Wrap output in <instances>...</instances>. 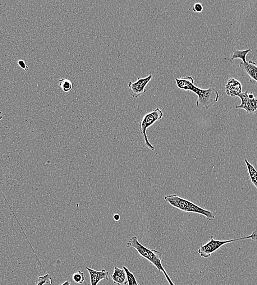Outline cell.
Here are the masks:
<instances>
[{
	"instance_id": "1",
	"label": "cell",
	"mask_w": 257,
	"mask_h": 285,
	"mask_svg": "<svg viewBox=\"0 0 257 285\" xmlns=\"http://www.w3.org/2000/svg\"><path fill=\"white\" fill-rule=\"evenodd\" d=\"M175 81L179 89L191 91L198 95L196 105L199 109L208 110L218 102L219 95L216 90L212 87L207 90L199 88L194 85V80L191 76H186L181 79L176 78Z\"/></svg>"
},
{
	"instance_id": "2",
	"label": "cell",
	"mask_w": 257,
	"mask_h": 285,
	"mask_svg": "<svg viewBox=\"0 0 257 285\" xmlns=\"http://www.w3.org/2000/svg\"><path fill=\"white\" fill-rule=\"evenodd\" d=\"M127 247L134 248L139 253L140 256L148 260L159 271L163 272L169 285H175L163 266L161 253L155 250L149 249L142 245L136 237H133L130 239L127 243Z\"/></svg>"
},
{
	"instance_id": "3",
	"label": "cell",
	"mask_w": 257,
	"mask_h": 285,
	"mask_svg": "<svg viewBox=\"0 0 257 285\" xmlns=\"http://www.w3.org/2000/svg\"><path fill=\"white\" fill-rule=\"evenodd\" d=\"M164 200L173 208L183 212L195 213L205 216L206 219L211 220L215 219V215L211 211L201 208L192 202L182 198L176 194H171L164 197Z\"/></svg>"
},
{
	"instance_id": "4",
	"label": "cell",
	"mask_w": 257,
	"mask_h": 285,
	"mask_svg": "<svg viewBox=\"0 0 257 285\" xmlns=\"http://www.w3.org/2000/svg\"><path fill=\"white\" fill-rule=\"evenodd\" d=\"M251 239L253 241H257V231H255L250 236L232 239L228 240H215L213 236L210 237V240L206 244L200 247L198 252L202 258L208 259L214 253L220 249L222 246L228 244V243Z\"/></svg>"
},
{
	"instance_id": "5",
	"label": "cell",
	"mask_w": 257,
	"mask_h": 285,
	"mask_svg": "<svg viewBox=\"0 0 257 285\" xmlns=\"http://www.w3.org/2000/svg\"><path fill=\"white\" fill-rule=\"evenodd\" d=\"M164 116V114L161 110L159 108L155 109L153 111L150 112L145 115L142 118L140 124V129L141 135L143 136L145 146L151 151L155 150V147L150 142L148 135H147V130L150 126L161 119Z\"/></svg>"
},
{
	"instance_id": "6",
	"label": "cell",
	"mask_w": 257,
	"mask_h": 285,
	"mask_svg": "<svg viewBox=\"0 0 257 285\" xmlns=\"http://www.w3.org/2000/svg\"><path fill=\"white\" fill-rule=\"evenodd\" d=\"M241 100V103L236 107V109H244L245 111L252 116H257V96L255 97L253 93L245 91L237 95Z\"/></svg>"
},
{
	"instance_id": "7",
	"label": "cell",
	"mask_w": 257,
	"mask_h": 285,
	"mask_svg": "<svg viewBox=\"0 0 257 285\" xmlns=\"http://www.w3.org/2000/svg\"><path fill=\"white\" fill-rule=\"evenodd\" d=\"M152 79L153 75L150 74L144 78H139L134 82H128V87L129 89L130 95L133 98H137L146 93V87Z\"/></svg>"
},
{
	"instance_id": "8",
	"label": "cell",
	"mask_w": 257,
	"mask_h": 285,
	"mask_svg": "<svg viewBox=\"0 0 257 285\" xmlns=\"http://www.w3.org/2000/svg\"><path fill=\"white\" fill-rule=\"evenodd\" d=\"M225 90L228 96L234 97L242 93V86L239 81L231 77L227 81Z\"/></svg>"
},
{
	"instance_id": "9",
	"label": "cell",
	"mask_w": 257,
	"mask_h": 285,
	"mask_svg": "<svg viewBox=\"0 0 257 285\" xmlns=\"http://www.w3.org/2000/svg\"><path fill=\"white\" fill-rule=\"evenodd\" d=\"M86 269L90 275L91 285H97L102 280H109V273L105 269L102 271L95 270L89 267H86Z\"/></svg>"
},
{
	"instance_id": "10",
	"label": "cell",
	"mask_w": 257,
	"mask_h": 285,
	"mask_svg": "<svg viewBox=\"0 0 257 285\" xmlns=\"http://www.w3.org/2000/svg\"><path fill=\"white\" fill-rule=\"evenodd\" d=\"M240 67L249 76L251 82L255 81L257 82V66L255 62L251 61L246 63L241 62Z\"/></svg>"
},
{
	"instance_id": "11",
	"label": "cell",
	"mask_w": 257,
	"mask_h": 285,
	"mask_svg": "<svg viewBox=\"0 0 257 285\" xmlns=\"http://www.w3.org/2000/svg\"><path fill=\"white\" fill-rule=\"evenodd\" d=\"M113 282L118 285H124L128 284L127 274L125 270L117 266L114 267L113 274L111 275Z\"/></svg>"
},
{
	"instance_id": "12",
	"label": "cell",
	"mask_w": 257,
	"mask_h": 285,
	"mask_svg": "<svg viewBox=\"0 0 257 285\" xmlns=\"http://www.w3.org/2000/svg\"><path fill=\"white\" fill-rule=\"evenodd\" d=\"M245 163L251 183L256 187L257 191V171L253 165L251 164L246 159H245Z\"/></svg>"
},
{
	"instance_id": "13",
	"label": "cell",
	"mask_w": 257,
	"mask_h": 285,
	"mask_svg": "<svg viewBox=\"0 0 257 285\" xmlns=\"http://www.w3.org/2000/svg\"><path fill=\"white\" fill-rule=\"evenodd\" d=\"M251 51V49H248L245 50H234L231 61H234V59H241L242 60V63H247V55Z\"/></svg>"
},
{
	"instance_id": "14",
	"label": "cell",
	"mask_w": 257,
	"mask_h": 285,
	"mask_svg": "<svg viewBox=\"0 0 257 285\" xmlns=\"http://www.w3.org/2000/svg\"><path fill=\"white\" fill-rule=\"evenodd\" d=\"M60 87L64 93H68L73 88V83L71 81L67 79H62L59 80Z\"/></svg>"
},
{
	"instance_id": "15",
	"label": "cell",
	"mask_w": 257,
	"mask_h": 285,
	"mask_svg": "<svg viewBox=\"0 0 257 285\" xmlns=\"http://www.w3.org/2000/svg\"><path fill=\"white\" fill-rule=\"evenodd\" d=\"M123 269L125 270L127 274L128 285H140L135 277L134 274L132 273L129 269L124 266Z\"/></svg>"
},
{
	"instance_id": "16",
	"label": "cell",
	"mask_w": 257,
	"mask_h": 285,
	"mask_svg": "<svg viewBox=\"0 0 257 285\" xmlns=\"http://www.w3.org/2000/svg\"><path fill=\"white\" fill-rule=\"evenodd\" d=\"M52 277L49 274H45L43 276H40L36 280V285H44V284L52 285Z\"/></svg>"
},
{
	"instance_id": "17",
	"label": "cell",
	"mask_w": 257,
	"mask_h": 285,
	"mask_svg": "<svg viewBox=\"0 0 257 285\" xmlns=\"http://www.w3.org/2000/svg\"><path fill=\"white\" fill-rule=\"evenodd\" d=\"M72 279L75 283L79 284H82L85 280V274L79 270L72 275Z\"/></svg>"
},
{
	"instance_id": "18",
	"label": "cell",
	"mask_w": 257,
	"mask_h": 285,
	"mask_svg": "<svg viewBox=\"0 0 257 285\" xmlns=\"http://www.w3.org/2000/svg\"><path fill=\"white\" fill-rule=\"evenodd\" d=\"M203 6L200 3H196L194 4L193 7L192 8L193 11L196 13H200L203 11Z\"/></svg>"
},
{
	"instance_id": "19",
	"label": "cell",
	"mask_w": 257,
	"mask_h": 285,
	"mask_svg": "<svg viewBox=\"0 0 257 285\" xmlns=\"http://www.w3.org/2000/svg\"><path fill=\"white\" fill-rule=\"evenodd\" d=\"M18 66H19L22 70H24L26 71H29V68L28 66L26 65V64L23 60H20L18 62Z\"/></svg>"
},
{
	"instance_id": "20",
	"label": "cell",
	"mask_w": 257,
	"mask_h": 285,
	"mask_svg": "<svg viewBox=\"0 0 257 285\" xmlns=\"http://www.w3.org/2000/svg\"><path fill=\"white\" fill-rule=\"evenodd\" d=\"M113 218H114V220H116V221H118V220H119V219H120L121 217L119 214H116L114 215Z\"/></svg>"
},
{
	"instance_id": "21",
	"label": "cell",
	"mask_w": 257,
	"mask_h": 285,
	"mask_svg": "<svg viewBox=\"0 0 257 285\" xmlns=\"http://www.w3.org/2000/svg\"><path fill=\"white\" fill-rule=\"evenodd\" d=\"M61 285H71V282L67 280V281L65 282V283H64Z\"/></svg>"
},
{
	"instance_id": "22",
	"label": "cell",
	"mask_w": 257,
	"mask_h": 285,
	"mask_svg": "<svg viewBox=\"0 0 257 285\" xmlns=\"http://www.w3.org/2000/svg\"><path fill=\"white\" fill-rule=\"evenodd\" d=\"M3 117V114L1 110H0V120H1V119H2Z\"/></svg>"
},
{
	"instance_id": "23",
	"label": "cell",
	"mask_w": 257,
	"mask_h": 285,
	"mask_svg": "<svg viewBox=\"0 0 257 285\" xmlns=\"http://www.w3.org/2000/svg\"></svg>"
}]
</instances>
